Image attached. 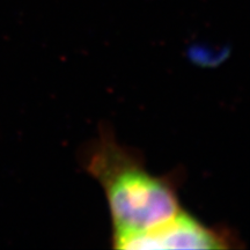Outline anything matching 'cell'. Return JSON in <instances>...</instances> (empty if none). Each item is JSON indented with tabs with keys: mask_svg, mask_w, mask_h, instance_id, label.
<instances>
[{
	"mask_svg": "<svg viewBox=\"0 0 250 250\" xmlns=\"http://www.w3.org/2000/svg\"><path fill=\"white\" fill-rule=\"evenodd\" d=\"M83 158L85 170L105 195L112 237L147 230L182 210L179 175L149 173L138 149L118 143L110 129L102 127Z\"/></svg>",
	"mask_w": 250,
	"mask_h": 250,
	"instance_id": "cell-1",
	"label": "cell"
},
{
	"mask_svg": "<svg viewBox=\"0 0 250 250\" xmlns=\"http://www.w3.org/2000/svg\"><path fill=\"white\" fill-rule=\"evenodd\" d=\"M111 240L116 249H229L236 241L229 230L206 226L183 208L158 226Z\"/></svg>",
	"mask_w": 250,
	"mask_h": 250,
	"instance_id": "cell-2",
	"label": "cell"
}]
</instances>
